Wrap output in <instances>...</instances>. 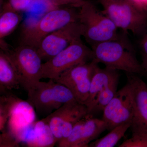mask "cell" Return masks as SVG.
<instances>
[{"label":"cell","instance_id":"obj_19","mask_svg":"<svg viewBox=\"0 0 147 147\" xmlns=\"http://www.w3.org/2000/svg\"><path fill=\"white\" fill-rule=\"evenodd\" d=\"M18 101V98L11 95L5 94L0 97V130L2 132L4 131L9 117Z\"/></svg>","mask_w":147,"mask_h":147},{"label":"cell","instance_id":"obj_15","mask_svg":"<svg viewBox=\"0 0 147 147\" xmlns=\"http://www.w3.org/2000/svg\"><path fill=\"white\" fill-rule=\"evenodd\" d=\"M20 83L15 70L5 54L0 51V90L5 92L12 89H18Z\"/></svg>","mask_w":147,"mask_h":147},{"label":"cell","instance_id":"obj_2","mask_svg":"<svg viewBox=\"0 0 147 147\" xmlns=\"http://www.w3.org/2000/svg\"><path fill=\"white\" fill-rule=\"evenodd\" d=\"M123 39L109 40L91 46L92 59L106 67L126 73L142 74L144 70L134 51Z\"/></svg>","mask_w":147,"mask_h":147},{"label":"cell","instance_id":"obj_21","mask_svg":"<svg viewBox=\"0 0 147 147\" xmlns=\"http://www.w3.org/2000/svg\"><path fill=\"white\" fill-rule=\"evenodd\" d=\"M55 7L67 6L74 8H80L86 0H50Z\"/></svg>","mask_w":147,"mask_h":147},{"label":"cell","instance_id":"obj_4","mask_svg":"<svg viewBox=\"0 0 147 147\" xmlns=\"http://www.w3.org/2000/svg\"><path fill=\"white\" fill-rule=\"evenodd\" d=\"M76 22H78V11L76 8L67 7L51 9L38 21L24 28L20 44L29 45L37 50L47 35L67 24Z\"/></svg>","mask_w":147,"mask_h":147},{"label":"cell","instance_id":"obj_7","mask_svg":"<svg viewBox=\"0 0 147 147\" xmlns=\"http://www.w3.org/2000/svg\"><path fill=\"white\" fill-rule=\"evenodd\" d=\"M92 59V49L86 46L82 39L75 40L65 49L42 63V79L55 80L65 71Z\"/></svg>","mask_w":147,"mask_h":147},{"label":"cell","instance_id":"obj_14","mask_svg":"<svg viewBox=\"0 0 147 147\" xmlns=\"http://www.w3.org/2000/svg\"><path fill=\"white\" fill-rule=\"evenodd\" d=\"M126 75L134 98V118L147 125V85L136 74L126 73Z\"/></svg>","mask_w":147,"mask_h":147},{"label":"cell","instance_id":"obj_9","mask_svg":"<svg viewBox=\"0 0 147 147\" xmlns=\"http://www.w3.org/2000/svg\"><path fill=\"white\" fill-rule=\"evenodd\" d=\"M88 114L86 105L78 101H72L65 103L42 121L49 127L58 143L67 138L76 123Z\"/></svg>","mask_w":147,"mask_h":147},{"label":"cell","instance_id":"obj_18","mask_svg":"<svg viewBox=\"0 0 147 147\" xmlns=\"http://www.w3.org/2000/svg\"><path fill=\"white\" fill-rule=\"evenodd\" d=\"M132 122L122 124L115 127L104 137L97 139L90 144L89 147H113L124 136L125 132L131 126Z\"/></svg>","mask_w":147,"mask_h":147},{"label":"cell","instance_id":"obj_6","mask_svg":"<svg viewBox=\"0 0 147 147\" xmlns=\"http://www.w3.org/2000/svg\"><path fill=\"white\" fill-rule=\"evenodd\" d=\"M28 92V101L39 114L50 115L67 102L77 101L65 86L53 79L40 82Z\"/></svg>","mask_w":147,"mask_h":147},{"label":"cell","instance_id":"obj_11","mask_svg":"<svg viewBox=\"0 0 147 147\" xmlns=\"http://www.w3.org/2000/svg\"><path fill=\"white\" fill-rule=\"evenodd\" d=\"M98 64L91 61L76 65L53 80L68 88L76 100L84 105L88 97L92 79Z\"/></svg>","mask_w":147,"mask_h":147},{"label":"cell","instance_id":"obj_3","mask_svg":"<svg viewBox=\"0 0 147 147\" xmlns=\"http://www.w3.org/2000/svg\"><path fill=\"white\" fill-rule=\"evenodd\" d=\"M78 22L83 29L82 36L91 46L104 41L122 39L113 21L89 0L79 8Z\"/></svg>","mask_w":147,"mask_h":147},{"label":"cell","instance_id":"obj_24","mask_svg":"<svg viewBox=\"0 0 147 147\" xmlns=\"http://www.w3.org/2000/svg\"><path fill=\"white\" fill-rule=\"evenodd\" d=\"M143 68L147 73V55L142 54V63Z\"/></svg>","mask_w":147,"mask_h":147},{"label":"cell","instance_id":"obj_16","mask_svg":"<svg viewBox=\"0 0 147 147\" xmlns=\"http://www.w3.org/2000/svg\"><path fill=\"white\" fill-rule=\"evenodd\" d=\"M22 19L20 12L3 4L0 13V39H3L17 28Z\"/></svg>","mask_w":147,"mask_h":147},{"label":"cell","instance_id":"obj_17","mask_svg":"<svg viewBox=\"0 0 147 147\" xmlns=\"http://www.w3.org/2000/svg\"><path fill=\"white\" fill-rule=\"evenodd\" d=\"M131 135L119 147H147V125L133 119L131 126Z\"/></svg>","mask_w":147,"mask_h":147},{"label":"cell","instance_id":"obj_12","mask_svg":"<svg viewBox=\"0 0 147 147\" xmlns=\"http://www.w3.org/2000/svg\"><path fill=\"white\" fill-rule=\"evenodd\" d=\"M83 29L79 22H73L45 37L37 48L42 60H49L75 40L81 39Z\"/></svg>","mask_w":147,"mask_h":147},{"label":"cell","instance_id":"obj_5","mask_svg":"<svg viewBox=\"0 0 147 147\" xmlns=\"http://www.w3.org/2000/svg\"><path fill=\"white\" fill-rule=\"evenodd\" d=\"M1 50L13 66L20 86L26 91H28L42 79V59L34 47L20 44L13 48L9 45Z\"/></svg>","mask_w":147,"mask_h":147},{"label":"cell","instance_id":"obj_10","mask_svg":"<svg viewBox=\"0 0 147 147\" xmlns=\"http://www.w3.org/2000/svg\"><path fill=\"white\" fill-rule=\"evenodd\" d=\"M102 119L107 124V130L132 122L135 115L134 98L131 86L126 85L117 91L103 110Z\"/></svg>","mask_w":147,"mask_h":147},{"label":"cell","instance_id":"obj_25","mask_svg":"<svg viewBox=\"0 0 147 147\" xmlns=\"http://www.w3.org/2000/svg\"><path fill=\"white\" fill-rule=\"evenodd\" d=\"M108 1H119V0H108Z\"/></svg>","mask_w":147,"mask_h":147},{"label":"cell","instance_id":"obj_22","mask_svg":"<svg viewBox=\"0 0 147 147\" xmlns=\"http://www.w3.org/2000/svg\"><path fill=\"white\" fill-rule=\"evenodd\" d=\"M1 147H16L18 146V142H16V139H13V137L9 134L3 132L0 136Z\"/></svg>","mask_w":147,"mask_h":147},{"label":"cell","instance_id":"obj_13","mask_svg":"<svg viewBox=\"0 0 147 147\" xmlns=\"http://www.w3.org/2000/svg\"><path fill=\"white\" fill-rule=\"evenodd\" d=\"M107 129L103 120L88 114L76 123L67 138L57 143L59 147H89L90 143Z\"/></svg>","mask_w":147,"mask_h":147},{"label":"cell","instance_id":"obj_1","mask_svg":"<svg viewBox=\"0 0 147 147\" xmlns=\"http://www.w3.org/2000/svg\"><path fill=\"white\" fill-rule=\"evenodd\" d=\"M102 12L116 27L127 32L143 36L147 32V9L134 0H97Z\"/></svg>","mask_w":147,"mask_h":147},{"label":"cell","instance_id":"obj_23","mask_svg":"<svg viewBox=\"0 0 147 147\" xmlns=\"http://www.w3.org/2000/svg\"><path fill=\"white\" fill-rule=\"evenodd\" d=\"M140 47L142 49V54L147 55V32L143 36L140 42Z\"/></svg>","mask_w":147,"mask_h":147},{"label":"cell","instance_id":"obj_20","mask_svg":"<svg viewBox=\"0 0 147 147\" xmlns=\"http://www.w3.org/2000/svg\"><path fill=\"white\" fill-rule=\"evenodd\" d=\"M34 0H8L6 3L14 10L19 12L26 11L30 8Z\"/></svg>","mask_w":147,"mask_h":147},{"label":"cell","instance_id":"obj_8","mask_svg":"<svg viewBox=\"0 0 147 147\" xmlns=\"http://www.w3.org/2000/svg\"><path fill=\"white\" fill-rule=\"evenodd\" d=\"M119 75L117 70L105 67L100 68L98 65L92 79L89 93L85 105L89 114H91L96 105L103 109L117 92Z\"/></svg>","mask_w":147,"mask_h":147}]
</instances>
